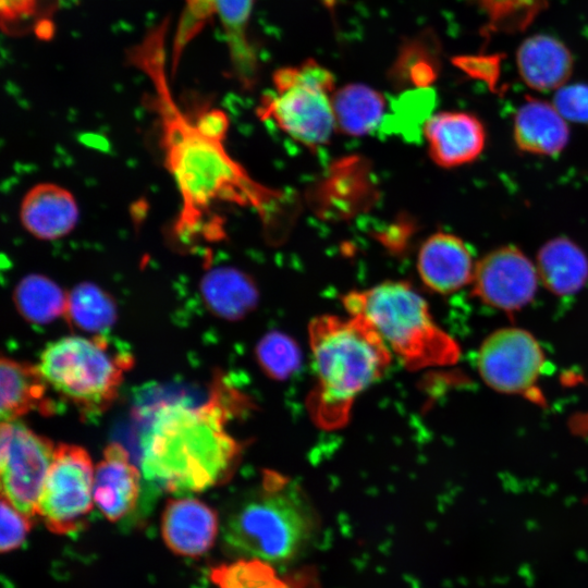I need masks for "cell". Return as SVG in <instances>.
<instances>
[{
  "label": "cell",
  "instance_id": "6da1fadb",
  "mask_svg": "<svg viewBox=\"0 0 588 588\" xmlns=\"http://www.w3.org/2000/svg\"><path fill=\"white\" fill-rule=\"evenodd\" d=\"M158 110L166 167L181 195L182 207L175 231L184 240L218 234L212 208L234 204L253 208L264 221H272L285 200L284 194L255 181L226 151L223 140L204 134L173 103L169 93L159 91Z\"/></svg>",
  "mask_w": 588,
  "mask_h": 588
},
{
  "label": "cell",
  "instance_id": "7a4b0ae2",
  "mask_svg": "<svg viewBox=\"0 0 588 588\" xmlns=\"http://www.w3.org/2000/svg\"><path fill=\"white\" fill-rule=\"evenodd\" d=\"M248 406L245 395L218 376L205 404L158 407L143 438L145 476L172 492L203 491L228 479L242 445L225 426Z\"/></svg>",
  "mask_w": 588,
  "mask_h": 588
},
{
  "label": "cell",
  "instance_id": "3957f363",
  "mask_svg": "<svg viewBox=\"0 0 588 588\" xmlns=\"http://www.w3.org/2000/svg\"><path fill=\"white\" fill-rule=\"evenodd\" d=\"M308 335L316 383L307 408L318 427L338 429L348 421L356 397L389 368L391 353L373 327L358 316L315 317Z\"/></svg>",
  "mask_w": 588,
  "mask_h": 588
},
{
  "label": "cell",
  "instance_id": "277c9868",
  "mask_svg": "<svg viewBox=\"0 0 588 588\" xmlns=\"http://www.w3.org/2000/svg\"><path fill=\"white\" fill-rule=\"evenodd\" d=\"M317 516L302 487L274 470L230 514L224 540L235 551L267 562L294 558L310 540Z\"/></svg>",
  "mask_w": 588,
  "mask_h": 588
},
{
  "label": "cell",
  "instance_id": "5b68a950",
  "mask_svg": "<svg viewBox=\"0 0 588 588\" xmlns=\"http://www.w3.org/2000/svg\"><path fill=\"white\" fill-rule=\"evenodd\" d=\"M351 316L369 322L411 370L454 363L458 346L432 319L429 306L404 281H384L342 297Z\"/></svg>",
  "mask_w": 588,
  "mask_h": 588
},
{
  "label": "cell",
  "instance_id": "8992f818",
  "mask_svg": "<svg viewBox=\"0 0 588 588\" xmlns=\"http://www.w3.org/2000/svg\"><path fill=\"white\" fill-rule=\"evenodd\" d=\"M133 364L125 350H113L105 334L61 338L42 351L38 367L48 384L85 416L103 413L118 396Z\"/></svg>",
  "mask_w": 588,
  "mask_h": 588
},
{
  "label": "cell",
  "instance_id": "52a82bcc",
  "mask_svg": "<svg viewBox=\"0 0 588 588\" xmlns=\"http://www.w3.org/2000/svg\"><path fill=\"white\" fill-rule=\"evenodd\" d=\"M275 91L261 99L258 114L272 121L294 140L309 148L326 144L336 128L332 97L333 75L316 61L278 70Z\"/></svg>",
  "mask_w": 588,
  "mask_h": 588
},
{
  "label": "cell",
  "instance_id": "ba28073f",
  "mask_svg": "<svg viewBox=\"0 0 588 588\" xmlns=\"http://www.w3.org/2000/svg\"><path fill=\"white\" fill-rule=\"evenodd\" d=\"M93 485L94 469L87 451L75 444H58L36 515L52 532L79 530L93 509Z\"/></svg>",
  "mask_w": 588,
  "mask_h": 588
},
{
  "label": "cell",
  "instance_id": "9c48e42d",
  "mask_svg": "<svg viewBox=\"0 0 588 588\" xmlns=\"http://www.w3.org/2000/svg\"><path fill=\"white\" fill-rule=\"evenodd\" d=\"M54 449L48 438L23 424L15 420L1 424V495L29 517L36 515Z\"/></svg>",
  "mask_w": 588,
  "mask_h": 588
},
{
  "label": "cell",
  "instance_id": "30bf717a",
  "mask_svg": "<svg viewBox=\"0 0 588 588\" xmlns=\"http://www.w3.org/2000/svg\"><path fill=\"white\" fill-rule=\"evenodd\" d=\"M544 356L538 341L526 330L503 328L480 345L477 366L481 378L503 393L528 391L539 378Z\"/></svg>",
  "mask_w": 588,
  "mask_h": 588
},
{
  "label": "cell",
  "instance_id": "8fae6325",
  "mask_svg": "<svg viewBox=\"0 0 588 588\" xmlns=\"http://www.w3.org/2000/svg\"><path fill=\"white\" fill-rule=\"evenodd\" d=\"M539 280L536 265L518 248L505 246L476 262L471 284L485 304L514 311L531 302Z\"/></svg>",
  "mask_w": 588,
  "mask_h": 588
},
{
  "label": "cell",
  "instance_id": "7c38bea8",
  "mask_svg": "<svg viewBox=\"0 0 588 588\" xmlns=\"http://www.w3.org/2000/svg\"><path fill=\"white\" fill-rule=\"evenodd\" d=\"M219 530L217 512L195 498L169 499L161 516V536L176 555L199 558L213 546Z\"/></svg>",
  "mask_w": 588,
  "mask_h": 588
},
{
  "label": "cell",
  "instance_id": "4fadbf2b",
  "mask_svg": "<svg viewBox=\"0 0 588 588\" xmlns=\"http://www.w3.org/2000/svg\"><path fill=\"white\" fill-rule=\"evenodd\" d=\"M476 262L466 243L446 232L430 235L420 246L417 272L431 291L448 295L471 283Z\"/></svg>",
  "mask_w": 588,
  "mask_h": 588
},
{
  "label": "cell",
  "instance_id": "5bb4252c",
  "mask_svg": "<svg viewBox=\"0 0 588 588\" xmlns=\"http://www.w3.org/2000/svg\"><path fill=\"white\" fill-rule=\"evenodd\" d=\"M431 159L440 167L455 168L476 160L486 144L478 118L466 112H440L424 126Z\"/></svg>",
  "mask_w": 588,
  "mask_h": 588
},
{
  "label": "cell",
  "instance_id": "9a60e30c",
  "mask_svg": "<svg viewBox=\"0 0 588 588\" xmlns=\"http://www.w3.org/2000/svg\"><path fill=\"white\" fill-rule=\"evenodd\" d=\"M139 480V471L130 462L127 451L119 443L107 445L95 467L93 498L108 520L118 522L134 511Z\"/></svg>",
  "mask_w": 588,
  "mask_h": 588
},
{
  "label": "cell",
  "instance_id": "2e32d148",
  "mask_svg": "<svg viewBox=\"0 0 588 588\" xmlns=\"http://www.w3.org/2000/svg\"><path fill=\"white\" fill-rule=\"evenodd\" d=\"M20 221L36 238L56 241L70 234L78 221V206L73 194L56 183L30 187L20 205Z\"/></svg>",
  "mask_w": 588,
  "mask_h": 588
},
{
  "label": "cell",
  "instance_id": "e0dca14e",
  "mask_svg": "<svg viewBox=\"0 0 588 588\" xmlns=\"http://www.w3.org/2000/svg\"><path fill=\"white\" fill-rule=\"evenodd\" d=\"M48 382L38 366L4 356L0 362V414L2 421H14L32 412L49 416L56 406L47 396Z\"/></svg>",
  "mask_w": 588,
  "mask_h": 588
},
{
  "label": "cell",
  "instance_id": "ac0fdd59",
  "mask_svg": "<svg viewBox=\"0 0 588 588\" xmlns=\"http://www.w3.org/2000/svg\"><path fill=\"white\" fill-rule=\"evenodd\" d=\"M513 131L516 146L532 155H556L568 140L566 120L553 105L538 99H529L518 108Z\"/></svg>",
  "mask_w": 588,
  "mask_h": 588
},
{
  "label": "cell",
  "instance_id": "d6986e66",
  "mask_svg": "<svg viewBox=\"0 0 588 588\" xmlns=\"http://www.w3.org/2000/svg\"><path fill=\"white\" fill-rule=\"evenodd\" d=\"M201 299L215 316L237 321L253 311L258 292L253 280L233 268H216L208 271L199 284Z\"/></svg>",
  "mask_w": 588,
  "mask_h": 588
},
{
  "label": "cell",
  "instance_id": "ffe728a7",
  "mask_svg": "<svg viewBox=\"0 0 588 588\" xmlns=\"http://www.w3.org/2000/svg\"><path fill=\"white\" fill-rule=\"evenodd\" d=\"M572 63L566 47L546 35L528 38L517 53L523 79L531 88L542 91L562 87L572 72Z\"/></svg>",
  "mask_w": 588,
  "mask_h": 588
},
{
  "label": "cell",
  "instance_id": "44dd1931",
  "mask_svg": "<svg viewBox=\"0 0 588 588\" xmlns=\"http://www.w3.org/2000/svg\"><path fill=\"white\" fill-rule=\"evenodd\" d=\"M536 267L540 281L558 295L577 292L588 278L586 255L576 244L563 237L541 247Z\"/></svg>",
  "mask_w": 588,
  "mask_h": 588
},
{
  "label": "cell",
  "instance_id": "7402d4cb",
  "mask_svg": "<svg viewBox=\"0 0 588 588\" xmlns=\"http://www.w3.org/2000/svg\"><path fill=\"white\" fill-rule=\"evenodd\" d=\"M335 126L345 134L362 136L373 131L384 112V98L360 84L344 86L332 95Z\"/></svg>",
  "mask_w": 588,
  "mask_h": 588
},
{
  "label": "cell",
  "instance_id": "603a6c76",
  "mask_svg": "<svg viewBox=\"0 0 588 588\" xmlns=\"http://www.w3.org/2000/svg\"><path fill=\"white\" fill-rule=\"evenodd\" d=\"M12 297L17 313L33 324H47L65 315L68 292L44 274L22 278Z\"/></svg>",
  "mask_w": 588,
  "mask_h": 588
},
{
  "label": "cell",
  "instance_id": "cb8c5ba5",
  "mask_svg": "<svg viewBox=\"0 0 588 588\" xmlns=\"http://www.w3.org/2000/svg\"><path fill=\"white\" fill-rule=\"evenodd\" d=\"M113 297L91 282H81L68 292L65 319L74 328L96 334L108 331L117 321Z\"/></svg>",
  "mask_w": 588,
  "mask_h": 588
},
{
  "label": "cell",
  "instance_id": "d4e9b609",
  "mask_svg": "<svg viewBox=\"0 0 588 588\" xmlns=\"http://www.w3.org/2000/svg\"><path fill=\"white\" fill-rule=\"evenodd\" d=\"M218 13L225 29L232 61L244 84H250L256 74V59L250 48L246 28L253 0H205Z\"/></svg>",
  "mask_w": 588,
  "mask_h": 588
},
{
  "label": "cell",
  "instance_id": "484cf974",
  "mask_svg": "<svg viewBox=\"0 0 588 588\" xmlns=\"http://www.w3.org/2000/svg\"><path fill=\"white\" fill-rule=\"evenodd\" d=\"M210 579L218 588H290L267 561L241 559L211 568Z\"/></svg>",
  "mask_w": 588,
  "mask_h": 588
},
{
  "label": "cell",
  "instance_id": "4316f807",
  "mask_svg": "<svg viewBox=\"0 0 588 588\" xmlns=\"http://www.w3.org/2000/svg\"><path fill=\"white\" fill-rule=\"evenodd\" d=\"M255 356L261 370L275 380L287 379L301 364V351L296 342L278 331L261 338L256 345Z\"/></svg>",
  "mask_w": 588,
  "mask_h": 588
},
{
  "label": "cell",
  "instance_id": "83f0119b",
  "mask_svg": "<svg viewBox=\"0 0 588 588\" xmlns=\"http://www.w3.org/2000/svg\"><path fill=\"white\" fill-rule=\"evenodd\" d=\"M0 550L11 552L24 542L30 530L29 516L16 509L7 498L1 495Z\"/></svg>",
  "mask_w": 588,
  "mask_h": 588
},
{
  "label": "cell",
  "instance_id": "f1b7e54d",
  "mask_svg": "<svg viewBox=\"0 0 588 588\" xmlns=\"http://www.w3.org/2000/svg\"><path fill=\"white\" fill-rule=\"evenodd\" d=\"M553 106L565 120L588 122V86L577 84L560 87Z\"/></svg>",
  "mask_w": 588,
  "mask_h": 588
},
{
  "label": "cell",
  "instance_id": "f546056e",
  "mask_svg": "<svg viewBox=\"0 0 588 588\" xmlns=\"http://www.w3.org/2000/svg\"><path fill=\"white\" fill-rule=\"evenodd\" d=\"M394 70L417 86H426L434 76L421 48L416 44L408 45L402 51Z\"/></svg>",
  "mask_w": 588,
  "mask_h": 588
},
{
  "label": "cell",
  "instance_id": "4dcf8cb0",
  "mask_svg": "<svg viewBox=\"0 0 588 588\" xmlns=\"http://www.w3.org/2000/svg\"><path fill=\"white\" fill-rule=\"evenodd\" d=\"M542 0H483L488 11L499 22L524 23L539 9Z\"/></svg>",
  "mask_w": 588,
  "mask_h": 588
},
{
  "label": "cell",
  "instance_id": "1f68e13d",
  "mask_svg": "<svg viewBox=\"0 0 588 588\" xmlns=\"http://www.w3.org/2000/svg\"><path fill=\"white\" fill-rule=\"evenodd\" d=\"M194 121L197 127L207 136L218 139L225 138L228 118L224 112L218 109H211L201 112Z\"/></svg>",
  "mask_w": 588,
  "mask_h": 588
},
{
  "label": "cell",
  "instance_id": "d6a6232c",
  "mask_svg": "<svg viewBox=\"0 0 588 588\" xmlns=\"http://www.w3.org/2000/svg\"><path fill=\"white\" fill-rule=\"evenodd\" d=\"M36 0H1L3 19L14 20L33 11Z\"/></svg>",
  "mask_w": 588,
  "mask_h": 588
}]
</instances>
